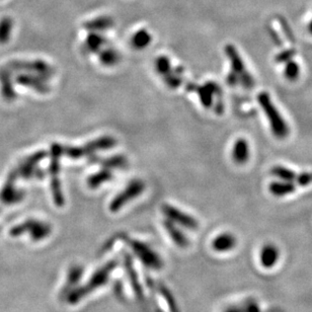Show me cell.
<instances>
[{"label": "cell", "mask_w": 312, "mask_h": 312, "mask_svg": "<svg viewBox=\"0 0 312 312\" xmlns=\"http://www.w3.org/2000/svg\"><path fill=\"white\" fill-rule=\"evenodd\" d=\"M114 268L115 263H109L108 265L103 266L99 270H97L84 286L76 288L72 291V293L69 294L67 298L68 302L70 304H76L88 296L89 294H91V292L105 286L110 279L111 273L113 272Z\"/></svg>", "instance_id": "1"}, {"label": "cell", "mask_w": 312, "mask_h": 312, "mask_svg": "<svg viewBox=\"0 0 312 312\" xmlns=\"http://www.w3.org/2000/svg\"><path fill=\"white\" fill-rule=\"evenodd\" d=\"M26 233L34 242L43 241L51 235L52 226L49 223L38 219H28L9 230V234L12 237H20Z\"/></svg>", "instance_id": "2"}, {"label": "cell", "mask_w": 312, "mask_h": 312, "mask_svg": "<svg viewBox=\"0 0 312 312\" xmlns=\"http://www.w3.org/2000/svg\"><path fill=\"white\" fill-rule=\"evenodd\" d=\"M257 101L264 110L267 118L270 121V126L273 134L278 138H285L289 134V128L285 120L281 117L279 111L276 109L267 93H261L257 95Z\"/></svg>", "instance_id": "3"}, {"label": "cell", "mask_w": 312, "mask_h": 312, "mask_svg": "<svg viewBox=\"0 0 312 312\" xmlns=\"http://www.w3.org/2000/svg\"><path fill=\"white\" fill-rule=\"evenodd\" d=\"M128 244L132 249L133 253L145 267L155 271H158L163 267L161 256L149 245L136 239H129Z\"/></svg>", "instance_id": "4"}, {"label": "cell", "mask_w": 312, "mask_h": 312, "mask_svg": "<svg viewBox=\"0 0 312 312\" xmlns=\"http://www.w3.org/2000/svg\"><path fill=\"white\" fill-rule=\"evenodd\" d=\"M145 189V184L141 180H134L130 182L127 187L120 192L111 202L110 210L113 213H117L122 209L130 201L139 197Z\"/></svg>", "instance_id": "5"}, {"label": "cell", "mask_w": 312, "mask_h": 312, "mask_svg": "<svg viewBox=\"0 0 312 312\" xmlns=\"http://www.w3.org/2000/svg\"><path fill=\"white\" fill-rule=\"evenodd\" d=\"M62 154V148L60 145L54 144L52 147V163L50 165V172L52 177V194L55 205L62 207L64 205V197L61 188V184L59 180V170H60V157Z\"/></svg>", "instance_id": "6"}, {"label": "cell", "mask_w": 312, "mask_h": 312, "mask_svg": "<svg viewBox=\"0 0 312 312\" xmlns=\"http://www.w3.org/2000/svg\"><path fill=\"white\" fill-rule=\"evenodd\" d=\"M116 143L117 141L113 137H102L99 138V139L88 143L83 147H66L64 151L68 157L72 159H79L81 157H84V156L94 153L95 151L110 149L115 146Z\"/></svg>", "instance_id": "7"}, {"label": "cell", "mask_w": 312, "mask_h": 312, "mask_svg": "<svg viewBox=\"0 0 312 312\" xmlns=\"http://www.w3.org/2000/svg\"><path fill=\"white\" fill-rule=\"evenodd\" d=\"M161 210L166 219L179 225V226L185 227L189 230H197L199 227V223L197 219H195L193 216L185 213L184 211L180 210L179 208L175 206L164 204L161 207Z\"/></svg>", "instance_id": "8"}, {"label": "cell", "mask_w": 312, "mask_h": 312, "mask_svg": "<svg viewBox=\"0 0 312 312\" xmlns=\"http://www.w3.org/2000/svg\"><path fill=\"white\" fill-rule=\"evenodd\" d=\"M10 70H24L29 73H33L41 78L48 79L53 73L52 69L46 62L41 60L36 61H12L6 66Z\"/></svg>", "instance_id": "9"}, {"label": "cell", "mask_w": 312, "mask_h": 312, "mask_svg": "<svg viewBox=\"0 0 312 312\" xmlns=\"http://www.w3.org/2000/svg\"><path fill=\"white\" fill-rule=\"evenodd\" d=\"M225 53L229 57L231 66H232V71L235 72L239 76V82L245 86L247 89H251L254 85L253 78L251 75L246 70V67L244 62H242L238 52L232 45H227L225 47Z\"/></svg>", "instance_id": "10"}, {"label": "cell", "mask_w": 312, "mask_h": 312, "mask_svg": "<svg viewBox=\"0 0 312 312\" xmlns=\"http://www.w3.org/2000/svg\"><path fill=\"white\" fill-rule=\"evenodd\" d=\"M45 157V151H39L37 153L31 154L29 157L25 158L12 172L14 173L16 178L31 179L32 177H38L40 172V170L38 169V164Z\"/></svg>", "instance_id": "11"}, {"label": "cell", "mask_w": 312, "mask_h": 312, "mask_svg": "<svg viewBox=\"0 0 312 312\" xmlns=\"http://www.w3.org/2000/svg\"><path fill=\"white\" fill-rule=\"evenodd\" d=\"M16 177L13 172L8 176L6 183L0 190V201L4 205H15L24 199V193L14 185Z\"/></svg>", "instance_id": "12"}, {"label": "cell", "mask_w": 312, "mask_h": 312, "mask_svg": "<svg viewBox=\"0 0 312 312\" xmlns=\"http://www.w3.org/2000/svg\"><path fill=\"white\" fill-rule=\"evenodd\" d=\"M163 227L166 231L167 235L171 239V241L180 249H186L189 245V240L187 237V235L184 233V231L178 227V225L173 222L169 221L165 218L163 221Z\"/></svg>", "instance_id": "13"}, {"label": "cell", "mask_w": 312, "mask_h": 312, "mask_svg": "<svg viewBox=\"0 0 312 312\" xmlns=\"http://www.w3.org/2000/svg\"><path fill=\"white\" fill-rule=\"evenodd\" d=\"M16 83L20 85L27 86V88L33 89L36 92L40 94H47L49 93V86L45 83V80L38 75L31 74H20L16 77Z\"/></svg>", "instance_id": "14"}, {"label": "cell", "mask_w": 312, "mask_h": 312, "mask_svg": "<svg viewBox=\"0 0 312 312\" xmlns=\"http://www.w3.org/2000/svg\"><path fill=\"white\" fill-rule=\"evenodd\" d=\"M237 244V240L232 233L224 232L217 235L212 241V249L216 252L223 253L232 250Z\"/></svg>", "instance_id": "15"}, {"label": "cell", "mask_w": 312, "mask_h": 312, "mask_svg": "<svg viewBox=\"0 0 312 312\" xmlns=\"http://www.w3.org/2000/svg\"><path fill=\"white\" fill-rule=\"evenodd\" d=\"M0 89H1V94L5 100L11 101L16 97L11 78V70L7 67L0 69Z\"/></svg>", "instance_id": "16"}, {"label": "cell", "mask_w": 312, "mask_h": 312, "mask_svg": "<svg viewBox=\"0 0 312 312\" xmlns=\"http://www.w3.org/2000/svg\"><path fill=\"white\" fill-rule=\"evenodd\" d=\"M280 257V250L273 244L266 245L261 250V264L266 269H272L278 263Z\"/></svg>", "instance_id": "17"}, {"label": "cell", "mask_w": 312, "mask_h": 312, "mask_svg": "<svg viewBox=\"0 0 312 312\" xmlns=\"http://www.w3.org/2000/svg\"><path fill=\"white\" fill-rule=\"evenodd\" d=\"M232 157L235 162L242 164L246 163L250 157V148L246 139H238L233 146Z\"/></svg>", "instance_id": "18"}, {"label": "cell", "mask_w": 312, "mask_h": 312, "mask_svg": "<svg viewBox=\"0 0 312 312\" xmlns=\"http://www.w3.org/2000/svg\"><path fill=\"white\" fill-rule=\"evenodd\" d=\"M187 90L188 92H195L198 94L199 97H200V100L202 102V105L206 108V109H209L211 108L212 103H213V99H212V96L213 94L210 93V91L208 90L206 86H199L197 84H193V83H189L187 86Z\"/></svg>", "instance_id": "19"}, {"label": "cell", "mask_w": 312, "mask_h": 312, "mask_svg": "<svg viewBox=\"0 0 312 312\" xmlns=\"http://www.w3.org/2000/svg\"><path fill=\"white\" fill-rule=\"evenodd\" d=\"M270 192L276 197H284L295 192V186L293 182H274L270 185Z\"/></svg>", "instance_id": "20"}, {"label": "cell", "mask_w": 312, "mask_h": 312, "mask_svg": "<svg viewBox=\"0 0 312 312\" xmlns=\"http://www.w3.org/2000/svg\"><path fill=\"white\" fill-rule=\"evenodd\" d=\"M112 178H113V173L111 172V169H108V168L103 169L94 173V176L89 178L88 186L90 187V188H97L102 184L110 182Z\"/></svg>", "instance_id": "21"}, {"label": "cell", "mask_w": 312, "mask_h": 312, "mask_svg": "<svg viewBox=\"0 0 312 312\" xmlns=\"http://www.w3.org/2000/svg\"><path fill=\"white\" fill-rule=\"evenodd\" d=\"M152 37L146 30H140L136 31L132 38V46L137 50H142L148 47L151 43Z\"/></svg>", "instance_id": "22"}, {"label": "cell", "mask_w": 312, "mask_h": 312, "mask_svg": "<svg viewBox=\"0 0 312 312\" xmlns=\"http://www.w3.org/2000/svg\"><path fill=\"white\" fill-rule=\"evenodd\" d=\"M114 25V21L110 16H102L97 17L95 20L90 21L84 24V28L90 31H102L112 28Z\"/></svg>", "instance_id": "23"}, {"label": "cell", "mask_w": 312, "mask_h": 312, "mask_svg": "<svg viewBox=\"0 0 312 312\" xmlns=\"http://www.w3.org/2000/svg\"><path fill=\"white\" fill-rule=\"evenodd\" d=\"M13 23L10 17H3L0 21V44H6L11 37Z\"/></svg>", "instance_id": "24"}, {"label": "cell", "mask_w": 312, "mask_h": 312, "mask_svg": "<svg viewBox=\"0 0 312 312\" xmlns=\"http://www.w3.org/2000/svg\"><path fill=\"white\" fill-rule=\"evenodd\" d=\"M99 60L103 65L111 67L120 61V55L114 49H106L100 52Z\"/></svg>", "instance_id": "25"}, {"label": "cell", "mask_w": 312, "mask_h": 312, "mask_svg": "<svg viewBox=\"0 0 312 312\" xmlns=\"http://www.w3.org/2000/svg\"><path fill=\"white\" fill-rule=\"evenodd\" d=\"M272 175L275 176L276 178L280 179L281 181H286V182L295 181L296 176H297L293 170H291L287 167L281 166V165L273 167L272 168Z\"/></svg>", "instance_id": "26"}, {"label": "cell", "mask_w": 312, "mask_h": 312, "mask_svg": "<svg viewBox=\"0 0 312 312\" xmlns=\"http://www.w3.org/2000/svg\"><path fill=\"white\" fill-rule=\"evenodd\" d=\"M105 43V39H103L100 34L96 32H92L85 40V48L90 52H96L99 51L101 46Z\"/></svg>", "instance_id": "27"}, {"label": "cell", "mask_w": 312, "mask_h": 312, "mask_svg": "<svg viewBox=\"0 0 312 312\" xmlns=\"http://www.w3.org/2000/svg\"><path fill=\"white\" fill-rule=\"evenodd\" d=\"M182 72H183V68L179 67L178 69H176L173 72H169L167 74L164 75V82L166 83V85L170 89H178L179 86L182 84Z\"/></svg>", "instance_id": "28"}, {"label": "cell", "mask_w": 312, "mask_h": 312, "mask_svg": "<svg viewBox=\"0 0 312 312\" xmlns=\"http://www.w3.org/2000/svg\"><path fill=\"white\" fill-rule=\"evenodd\" d=\"M127 163H128L127 158L123 155H117V156H113V157L111 158L101 160V164L105 167H107L108 169L123 168L127 165Z\"/></svg>", "instance_id": "29"}, {"label": "cell", "mask_w": 312, "mask_h": 312, "mask_svg": "<svg viewBox=\"0 0 312 312\" xmlns=\"http://www.w3.org/2000/svg\"><path fill=\"white\" fill-rule=\"evenodd\" d=\"M155 69L158 74L164 76L165 74L170 72L171 65L170 61L166 56H159L155 60Z\"/></svg>", "instance_id": "30"}, {"label": "cell", "mask_w": 312, "mask_h": 312, "mask_svg": "<svg viewBox=\"0 0 312 312\" xmlns=\"http://www.w3.org/2000/svg\"><path fill=\"white\" fill-rule=\"evenodd\" d=\"M299 72H300V69H299V66L296 62L289 61L286 64L284 73H285V76L287 79H289V80L297 79V77L299 76Z\"/></svg>", "instance_id": "31"}, {"label": "cell", "mask_w": 312, "mask_h": 312, "mask_svg": "<svg viewBox=\"0 0 312 312\" xmlns=\"http://www.w3.org/2000/svg\"><path fill=\"white\" fill-rule=\"evenodd\" d=\"M240 306L242 312H263L254 298H248Z\"/></svg>", "instance_id": "32"}, {"label": "cell", "mask_w": 312, "mask_h": 312, "mask_svg": "<svg viewBox=\"0 0 312 312\" xmlns=\"http://www.w3.org/2000/svg\"><path fill=\"white\" fill-rule=\"evenodd\" d=\"M295 181L301 187L308 186L312 184V172H302L300 175L296 176Z\"/></svg>", "instance_id": "33"}, {"label": "cell", "mask_w": 312, "mask_h": 312, "mask_svg": "<svg viewBox=\"0 0 312 312\" xmlns=\"http://www.w3.org/2000/svg\"><path fill=\"white\" fill-rule=\"evenodd\" d=\"M295 53H296V52L294 51V50L284 51V52H282V53H280L278 56L276 57V61L278 62V63L288 61L290 58H292L294 55H295Z\"/></svg>", "instance_id": "34"}, {"label": "cell", "mask_w": 312, "mask_h": 312, "mask_svg": "<svg viewBox=\"0 0 312 312\" xmlns=\"http://www.w3.org/2000/svg\"><path fill=\"white\" fill-rule=\"evenodd\" d=\"M205 86L206 88L210 91V93L213 94V95H215V94H221V88L220 86L216 83V82H214V81H208L206 84H205Z\"/></svg>", "instance_id": "35"}, {"label": "cell", "mask_w": 312, "mask_h": 312, "mask_svg": "<svg viewBox=\"0 0 312 312\" xmlns=\"http://www.w3.org/2000/svg\"><path fill=\"white\" fill-rule=\"evenodd\" d=\"M226 82H227V84H229V85H235V84H237V83L239 82V76H238L235 72L231 71V72L228 74L227 78H226Z\"/></svg>", "instance_id": "36"}, {"label": "cell", "mask_w": 312, "mask_h": 312, "mask_svg": "<svg viewBox=\"0 0 312 312\" xmlns=\"http://www.w3.org/2000/svg\"><path fill=\"white\" fill-rule=\"evenodd\" d=\"M224 312H242V309L240 305H230L224 310Z\"/></svg>", "instance_id": "37"}, {"label": "cell", "mask_w": 312, "mask_h": 312, "mask_svg": "<svg viewBox=\"0 0 312 312\" xmlns=\"http://www.w3.org/2000/svg\"><path fill=\"white\" fill-rule=\"evenodd\" d=\"M308 30H309V31L312 33V22L309 24V26H308Z\"/></svg>", "instance_id": "38"}]
</instances>
